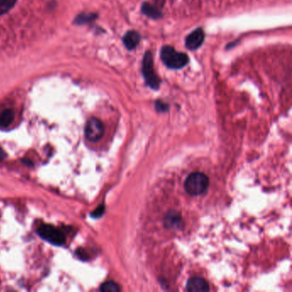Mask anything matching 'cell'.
<instances>
[{"mask_svg":"<svg viewBox=\"0 0 292 292\" xmlns=\"http://www.w3.org/2000/svg\"><path fill=\"white\" fill-rule=\"evenodd\" d=\"M160 59L164 64L170 70H180L189 62L188 56L186 53L178 52L170 45H164L161 48Z\"/></svg>","mask_w":292,"mask_h":292,"instance_id":"cell-1","label":"cell"},{"mask_svg":"<svg viewBox=\"0 0 292 292\" xmlns=\"http://www.w3.org/2000/svg\"><path fill=\"white\" fill-rule=\"evenodd\" d=\"M142 72L146 85L153 90H158L160 88L161 81L154 70L153 53L150 51H146L143 56Z\"/></svg>","mask_w":292,"mask_h":292,"instance_id":"cell-2","label":"cell"},{"mask_svg":"<svg viewBox=\"0 0 292 292\" xmlns=\"http://www.w3.org/2000/svg\"><path fill=\"white\" fill-rule=\"evenodd\" d=\"M209 186V178L202 172H193L186 178L185 183V190L190 195H202Z\"/></svg>","mask_w":292,"mask_h":292,"instance_id":"cell-3","label":"cell"},{"mask_svg":"<svg viewBox=\"0 0 292 292\" xmlns=\"http://www.w3.org/2000/svg\"><path fill=\"white\" fill-rule=\"evenodd\" d=\"M39 235L44 240L57 246H61L65 244V236L60 229L50 225H42L37 230Z\"/></svg>","mask_w":292,"mask_h":292,"instance_id":"cell-4","label":"cell"},{"mask_svg":"<svg viewBox=\"0 0 292 292\" xmlns=\"http://www.w3.org/2000/svg\"><path fill=\"white\" fill-rule=\"evenodd\" d=\"M104 133V126L100 119L92 118L87 121L85 126V136L88 141L92 143L98 142L103 137Z\"/></svg>","mask_w":292,"mask_h":292,"instance_id":"cell-5","label":"cell"},{"mask_svg":"<svg viewBox=\"0 0 292 292\" xmlns=\"http://www.w3.org/2000/svg\"><path fill=\"white\" fill-rule=\"evenodd\" d=\"M204 41H205V32L203 30V28H195V30L188 34L185 39V46L190 51H195L202 46Z\"/></svg>","mask_w":292,"mask_h":292,"instance_id":"cell-6","label":"cell"},{"mask_svg":"<svg viewBox=\"0 0 292 292\" xmlns=\"http://www.w3.org/2000/svg\"><path fill=\"white\" fill-rule=\"evenodd\" d=\"M186 290L190 292H209V283L200 277L189 278L186 285Z\"/></svg>","mask_w":292,"mask_h":292,"instance_id":"cell-7","label":"cell"},{"mask_svg":"<svg viewBox=\"0 0 292 292\" xmlns=\"http://www.w3.org/2000/svg\"><path fill=\"white\" fill-rule=\"evenodd\" d=\"M141 11L144 16L153 20H158L163 17V12L158 4H151L149 2H143Z\"/></svg>","mask_w":292,"mask_h":292,"instance_id":"cell-8","label":"cell"},{"mask_svg":"<svg viewBox=\"0 0 292 292\" xmlns=\"http://www.w3.org/2000/svg\"><path fill=\"white\" fill-rule=\"evenodd\" d=\"M141 39H142V36L138 32L135 31V30H129V31L126 32L124 35L123 43L127 50L133 51L137 47V45H139Z\"/></svg>","mask_w":292,"mask_h":292,"instance_id":"cell-9","label":"cell"},{"mask_svg":"<svg viewBox=\"0 0 292 292\" xmlns=\"http://www.w3.org/2000/svg\"><path fill=\"white\" fill-rule=\"evenodd\" d=\"M182 224H183V221H182L181 216L179 215L178 212H168L165 218V225L167 228L178 229L179 227H181Z\"/></svg>","mask_w":292,"mask_h":292,"instance_id":"cell-10","label":"cell"},{"mask_svg":"<svg viewBox=\"0 0 292 292\" xmlns=\"http://www.w3.org/2000/svg\"><path fill=\"white\" fill-rule=\"evenodd\" d=\"M14 111L6 109L0 114V128H8L14 121Z\"/></svg>","mask_w":292,"mask_h":292,"instance_id":"cell-11","label":"cell"},{"mask_svg":"<svg viewBox=\"0 0 292 292\" xmlns=\"http://www.w3.org/2000/svg\"><path fill=\"white\" fill-rule=\"evenodd\" d=\"M101 291L102 292H119L121 291L119 285L113 281L104 282L101 286Z\"/></svg>","mask_w":292,"mask_h":292,"instance_id":"cell-12","label":"cell"},{"mask_svg":"<svg viewBox=\"0 0 292 292\" xmlns=\"http://www.w3.org/2000/svg\"><path fill=\"white\" fill-rule=\"evenodd\" d=\"M16 3L17 0H0V16L11 10Z\"/></svg>","mask_w":292,"mask_h":292,"instance_id":"cell-13","label":"cell"},{"mask_svg":"<svg viewBox=\"0 0 292 292\" xmlns=\"http://www.w3.org/2000/svg\"><path fill=\"white\" fill-rule=\"evenodd\" d=\"M97 18L95 14H82L77 18V21L78 23H86L88 21H93Z\"/></svg>","mask_w":292,"mask_h":292,"instance_id":"cell-14","label":"cell"},{"mask_svg":"<svg viewBox=\"0 0 292 292\" xmlns=\"http://www.w3.org/2000/svg\"><path fill=\"white\" fill-rule=\"evenodd\" d=\"M154 106L156 108L157 111H160V112H165V111H168V109H169V105L161 101H157L154 103Z\"/></svg>","mask_w":292,"mask_h":292,"instance_id":"cell-15","label":"cell"},{"mask_svg":"<svg viewBox=\"0 0 292 292\" xmlns=\"http://www.w3.org/2000/svg\"><path fill=\"white\" fill-rule=\"evenodd\" d=\"M104 212V206H100L97 209H95V211L94 212H92V216H93V218H99V217H101L103 214V212Z\"/></svg>","mask_w":292,"mask_h":292,"instance_id":"cell-16","label":"cell"},{"mask_svg":"<svg viewBox=\"0 0 292 292\" xmlns=\"http://www.w3.org/2000/svg\"><path fill=\"white\" fill-rule=\"evenodd\" d=\"M5 157H6V154L4 153V150H3L2 147H0V161H2V160H4Z\"/></svg>","mask_w":292,"mask_h":292,"instance_id":"cell-17","label":"cell"}]
</instances>
